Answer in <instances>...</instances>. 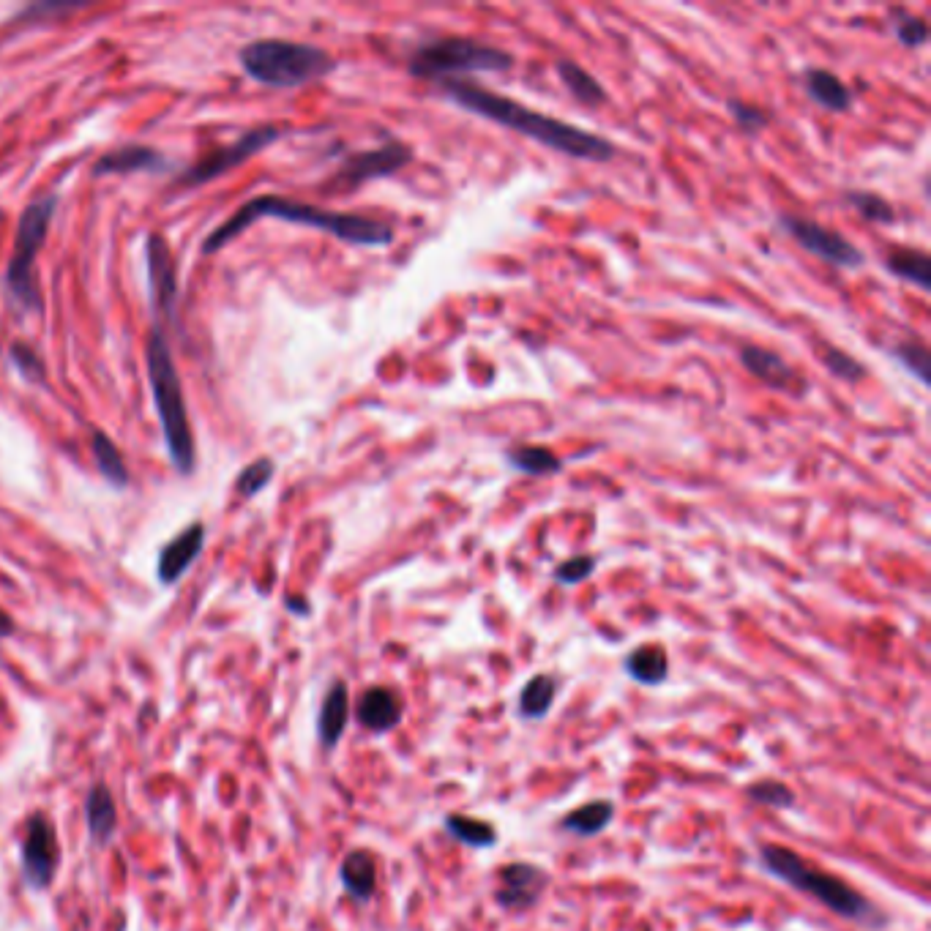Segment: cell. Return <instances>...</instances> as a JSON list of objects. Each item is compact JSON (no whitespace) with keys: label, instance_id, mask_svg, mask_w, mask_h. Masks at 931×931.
Segmentation results:
<instances>
[{"label":"cell","instance_id":"1","mask_svg":"<svg viewBox=\"0 0 931 931\" xmlns=\"http://www.w3.org/2000/svg\"><path fill=\"white\" fill-rule=\"evenodd\" d=\"M443 93L454 104H459L462 110L473 112L484 121H492L497 126H506L511 132L530 137V140L541 142L544 148L571 156V159H582V162H609L615 159L618 148L604 137L579 129L574 123L560 121V118H549L541 112L530 110L525 104L514 102L508 96L492 93L473 85L465 80H446L443 82Z\"/></svg>","mask_w":931,"mask_h":931},{"label":"cell","instance_id":"2","mask_svg":"<svg viewBox=\"0 0 931 931\" xmlns=\"http://www.w3.org/2000/svg\"><path fill=\"white\" fill-rule=\"evenodd\" d=\"M257 219H279V222L323 230V233L336 235L339 241L353 243V246H388L394 241V227L388 222H380V219L328 211L320 205L295 203V200H287L279 194H263V197H254L249 203H243L230 219H224L203 241V254L222 252L227 243L235 241L243 230H249Z\"/></svg>","mask_w":931,"mask_h":931},{"label":"cell","instance_id":"3","mask_svg":"<svg viewBox=\"0 0 931 931\" xmlns=\"http://www.w3.org/2000/svg\"><path fill=\"white\" fill-rule=\"evenodd\" d=\"M145 364H148V380H151L153 405L162 424L164 446L170 451L173 467L181 476H192L197 467V446L194 432L189 424V410L183 399V385L178 366H175L170 342L159 325H153L145 336Z\"/></svg>","mask_w":931,"mask_h":931},{"label":"cell","instance_id":"4","mask_svg":"<svg viewBox=\"0 0 931 931\" xmlns=\"http://www.w3.org/2000/svg\"><path fill=\"white\" fill-rule=\"evenodd\" d=\"M759 861H762V869L773 874L776 880H784L795 891L820 901L822 907H828L833 915H839L844 921L866 923V926L885 923V915L861 891H855L850 882L839 880L836 874H828V871L814 869L798 852L779 847V844H765L759 850Z\"/></svg>","mask_w":931,"mask_h":931},{"label":"cell","instance_id":"5","mask_svg":"<svg viewBox=\"0 0 931 931\" xmlns=\"http://www.w3.org/2000/svg\"><path fill=\"white\" fill-rule=\"evenodd\" d=\"M246 77L268 88H298L334 74L336 61L314 44L287 39H257L238 52Z\"/></svg>","mask_w":931,"mask_h":931},{"label":"cell","instance_id":"6","mask_svg":"<svg viewBox=\"0 0 931 931\" xmlns=\"http://www.w3.org/2000/svg\"><path fill=\"white\" fill-rule=\"evenodd\" d=\"M514 69V55L484 41L448 36L424 41L410 55L407 71L418 80H456L459 74H495Z\"/></svg>","mask_w":931,"mask_h":931},{"label":"cell","instance_id":"7","mask_svg":"<svg viewBox=\"0 0 931 931\" xmlns=\"http://www.w3.org/2000/svg\"><path fill=\"white\" fill-rule=\"evenodd\" d=\"M55 208H58V197L47 194V197L33 200L22 211L17 235H14V249H11L6 276H3L11 301L33 314H41V306H44L39 284H36V254L41 252V246L47 241Z\"/></svg>","mask_w":931,"mask_h":931},{"label":"cell","instance_id":"8","mask_svg":"<svg viewBox=\"0 0 931 931\" xmlns=\"http://www.w3.org/2000/svg\"><path fill=\"white\" fill-rule=\"evenodd\" d=\"M779 224L800 249H806L825 263L836 265V268H861L863 265L861 249L825 224L811 222L806 216H795V213H781Z\"/></svg>","mask_w":931,"mask_h":931},{"label":"cell","instance_id":"9","mask_svg":"<svg viewBox=\"0 0 931 931\" xmlns=\"http://www.w3.org/2000/svg\"><path fill=\"white\" fill-rule=\"evenodd\" d=\"M282 134L284 132L279 126H260V129H252V132L238 137L233 145H224V148H219V151L211 153V156L194 162L189 170H183V175L178 178V186H203V183L216 181V178H222L224 173L241 167L246 159H252L254 153H260L263 148H268V145H274Z\"/></svg>","mask_w":931,"mask_h":931},{"label":"cell","instance_id":"10","mask_svg":"<svg viewBox=\"0 0 931 931\" xmlns=\"http://www.w3.org/2000/svg\"><path fill=\"white\" fill-rule=\"evenodd\" d=\"M61 863V844L58 833L47 814H33L25 828V841H22V877L31 885L33 891L50 888L55 880V871Z\"/></svg>","mask_w":931,"mask_h":931},{"label":"cell","instance_id":"11","mask_svg":"<svg viewBox=\"0 0 931 931\" xmlns=\"http://www.w3.org/2000/svg\"><path fill=\"white\" fill-rule=\"evenodd\" d=\"M413 162V151L410 145L399 140H385L380 148L372 151H361L347 156L339 173H336V183H342L345 189H355L361 183L377 181V178H388V175L399 173L402 167Z\"/></svg>","mask_w":931,"mask_h":931},{"label":"cell","instance_id":"12","mask_svg":"<svg viewBox=\"0 0 931 931\" xmlns=\"http://www.w3.org/2000/svg\"><path fill=\"white\" fill-rule=\"evenodd\" d=\"M145 268H148V287H151L153 309H156V314H162L167 323H173L175 306H178V268H175V257L164 235H148V241H145Z\"/></svg>","mask_w":931,"mask_h":931},{"label":"cell","instance_id":"13","mask_svg":"<svg viewBox=\"0 0 931 931\" xmlns=\"http://www.w3.org/2000/svg\"><path fill=\"white\" fill-rule=\"evenodd\" d=\"M549 885V874L538 869L533 863H508L500 869V888L495 891V899L506 910H527L533 907Z\"/></svg>","mask_w":931,"mask_h":931},{"label":"cell","instance_id":"14","mask_svg":"<svg viewBox=\"0 0 931 931\" xmlns=\"http://www.w3.org/2000/svg\"><path fill=\"white\" fill-rule=\"evenodd\" d=\"M205 547V525L203 522H192L189 527H183L181 533L170 538L159 552L156 560V574L162 585H175L178 579L192 568V563L200 557Z\"/></svg>","mask_w":931,"mask_h":931},{"label":"cell","instance_id":"15","mask_svg":"<svg viewBox=\"0 0 931 931\" xmlns=\"http://www.w3.org/2000/svg\"><path fill=\"white\" fill-rule=\"evenodd\" d=\"M355 719L369 732H391L405 719V702L388 686H369L355 702Z\"/></svg>","mask_w":931,"mask_h":931},{"label":"cell","instance_id":"16","mask_svg":"<svg viewBox=\"0 0 931 931\" xmlns=\"http://www.w3.org/2000/svg\"><path fill=\"white\" fill-rule=\"evenodd\" d=\"M740 361H743V366L749 369L751 375L762 380L765 385H770V388H779V391H787V394L806 391V380L773 350L749 345L740 350Z\"/></svg>","mask_w":931,"mask_h":931},{"label":"cell","instance_id":"17","mask_svg":"<svg viewBox=\"0 0 931 931\" xmlns=\"http://www.w3.org/2000/svg\"><path fill=\"white\" fill-rule=\"evenodd\" d=\"M167 162L162 159V153L148 145H121L115 151H107L104 156L96 159L93 164V175L102 178V175H129V173H145V170H164Z\"/></svg>","mask_w":931,"mask_h":931},{"label":"cell","instance_id":"18","mask_svg":"<svg viewBox=\"0 0 931 931\" xmlns=\"http://www.w3.org/2000/svg\"><path fill=\"white\" fill-rule=\"evenodd\" d=\"M350 719V694L342 680H336L334 686L325 694L323 705H320V716H317V735L325 749L331 751L342 740Z\"/></svg>","mask_w":931,"mask_h":931},{"label":"cell","instance_id":"19","mask_svg":"<svg viewBox=\"0 0 931 931\" xmlns=\"http://www.w3.org/2000/svg\"><path fill=\"white\" fill-rule=\"evenodd\" d=\"M339 877H342V885H345V891L350 899L369 901L372 896H375V888H377L375 855L366 850H353L350 855H347L345 861H342Z\"/></svg>","mask_w":931,"mask_h":931},{"label":"cell","instance_id":"20","mask_svg":"<svg viewBox=\"0 0 931 931\" xmlns=\"http://www.w3.org/2000/svg\"><path fill=\"white\" fill-rule=\"evenodd\" d=\"M803 88L814 104L830 112H847L852 107V93L844 82L828 69H809L803 74Z\"/></svg>","mask_w":931,"mask_h":931},{"label":"cell","instance_id":"21","mask_svg":"<svg viewBox=\"0 0 931 931\" xmlns=\"http://www.w3.org/2000/svg\"><path fill=\"white\" fill-rule=\"evenodd\" d=\"M557 699V678L555 675H533L527 680L517 699V716L522 721H541L547 719L549 710Z\"/></svg>","mask_w":931,"mask_h":931},{"label":"cell","instance_id":"22","mask_svg":"<svg viewBox=\"0 0 931 931\" xmlns=\"http://www.w3.org/2000/svg\"><path fill=\"white\" fill-rule=\"evenodd\" d=\"M623 669L642 686H661L669 678V658L661 645H639L626 656Z\"/></svg>","mask_w":931,"mask_h":931},{"label":"cell","instance_id":"23","mask_svg":"<svg viewBox=\"0 0 931 931\" xmlns=\"http://www.w3.org/2000/svg\"><path fill=\"white\" fill-rule=\"evenodd\" d=\"M91 454L96 462V470L102 473V478L112 489H126L132 481L129 465L123 459L121 448L112 443V437H107L102 429H93L91 432Z\"/></svg>","mask_w":931,"mask_h":931},{"label":"cell","instance_id":"24","mask_svg":"<svg viewBox=\"0 0 931 931\" xmlns=\"http://www.w3.org/2000/svg\"><path fill=\"white\" fill-rule=\"evenodd\" d=\"M612 817H615V803L612 800H593V803H585V806H579L571 814H566L560 820V828L566 830V833H574V836H582V839H593V836L609 828Z\"/></svg>","mask_w":931,"mask_h":931},{"label":"cell","instance_id":"25","mask_svg":"<svg viewBox=\"0 0 931 931\" xmlns=\"http://www.w3.org/2000/svg\"><path fill=\"white\" fill-rule=\"evenodd\" d=\"M85 820H88V830L96 844H107L112 836V830L118 825V809H115V800L112 792L104 784H96L85 798Z\"/></svg>","mask_w":931,"mask_h":931},{"label":"cell","instance_id":"26","mask_svg":"<svg viewBox=\"0 0 931 931\" xmlns=\"http://www.w3.org/2000/svg\"><path fill=\"white\" fill-rule=\"evenodd\" d=\"M557 77L563 80L566 85V91L577 99L579 104H585V107H601V104L607 102V91H604V85L585 71L582 66H577L574 61H557L555 63Z\"/></svg>","mask_w":931,"mask_h":931},{"label":"cell","instance_id":"27","mask_svg":"<svg viewBox=\"0 0 931 931\" xmlns=\"http://www.w3.org/2000/svg\"><path fill=\"white\" fill-rule=\"evenodd\" d=\"M885 268L893 276H899L901 282H910L921 290H929L931 274H929V257L918 249H907V246H896L891 252L885 254Z\"/></svg>","mask_w":931,"mask_h":931},{"label":"cell","instance_id":"28","mask_svg":"<svg viewBox=\"0 0 931 931\" xmlns=\"http://www.w3.org/2000/svg\"><path fill=\"white\" fill-rule=\"evenodd\" d=\"M443 828H446L456 841H462L467 847H476V850H489V847H495L497 841L495 825H489L486 820H478V817L446 814V817H443Z\"/></svg>","mask_w":931,"mask_h":931},{"label":"cell","instance_id":"29","mask_svg":"<svg viewBox=\"0 0 931 931\" xmlns=\"http://www.w3.org/2000/svg\"><path fill=\"white\" fill-rule=\"evenodd\" d=\"M506 462L519 473H525V476H555L563 470V462L557 459V454H552L549 448L544 446H517L511 448L506 454Z\"/></svg>","mask_w":931,"mask_h":931},{"label":"cell","instance_id":"30","mask_svg":"<svg viewBox=\"0 0 931 931\" xmlns=\"http://www.w3.org/2000/svg\"><path fill=\"white\" fill-rule=\"evenodd\" d=\"M9 361L14 364V369L20 372L25 383L39 385V388L47 385V364H44V358H41L31 345H25L20 339L11 342Z\"/></svg>","mask_w":931,"mask_h":931},{"label":"cell","instance_id":"31","mask_svg":"<svg viewBox=\"0 0 931 931\" xmlns=\"http://www.w3.org/2000/svg\"><path fill=\"white\" fill-rule=\"evenodd\" d=\"M276 465L274 459H268V456H260V459H254L252 465H246L235 478V489H238V495H243L246 500L249 497H257L263 492L265 486L274 481Z\"/></svg>","mask_w":931,"mask_h":931},{"label":"cell","instance_id":"32","mask_svg":"<svg viewBox=\"0 0 931 931\" xmlns=\"http://www.w3.org/2000/svg\"><path fill=\"white\" fill-rule=\"evenodd\" d=\"M847 203H850L855 211L861 213L866 222L891 224L893 219H896V211H893V205L888 203V200H882L880 194L858 192V189H852V192H847Z\"/></svg>","mask_w":931,"mask_h":931},{"label":"cell","instance_id":"33","mask_svg":"<svg viewBox=\"0 0 931 931\" xmlns=\"http://www.w3.org/2000/svg\"><path fill=\"white\" fill-rule=\"evenodd\" d=\"M893 358L904 366V372H910L921 385H929V372H931V358L929 350L921 342H901L893 347Z\"/></svg>","mask_w":931,"mask_h":931},{"label":"cell","instance_id":"34","mask_svg":"<svg viewBox=\"0 0 931 931\" xmlns=\"http://www.w3.org/2000/svg\"><path fill=\"white\" fill-rule=\"evenodd\" d=\"M820 361L825 364L830 375L839 377L844 383H861L863 377H866V366L858 358H852L850 353L836 350V347H825L820 353Z\"/></svg>","mask_w":931,"mask_h":931},{"label":"cell","instance_id":"35","mask_svg":"<svg viewBox=\"0 0 931 931\" xmlns=\"http://www.w3.org/2000/svg\"><path fill=\"white\" fill-rule=\"evenodd\" d=\"M746 795H749L754 803H762V806H770V809H792V806H795V792H792L787 784L773 779L749 784Z\"/></svg>","mask_w":931,"mask_h":931},{"label":"cell","instance_id":"36","mask_svg":"<svg viewBox=\"0 0 931 931\" xmlns=\"http://www.w3.org/2000/svg\"><path fill=\"white\" fill-rule=\"evenodd\" d=\"M598 560L593 555H574L563 560L560 566L555 568V582L566 587L582 585L585 579L593 577V571H596Z\"/></svg>","mask_w":931,"mask_h":931},{"label":"cell","instance_id":"37","mask_svg":"<svg viewBox=\"0 0 931 931\" xmlns=\"http://www.w3.org/2000/svg\"><path fill=\"white\" fill-rule=\"evenodd\" d=\"M729 112H732V118L738 123L743 132H759V129H765L768 126V115L765 110H759L754 104L740 102V99H729Z\"/></svg>","mask_w":931,"mask_h":931},{"label":"cell","instance_id":"38","mask_svg":"<svg viewBox=\"0 0 931 931\" xmlns=\"http://www.w3.org/2000/svg\"><path fill=\"white\" fill-rule=\"evenodd\" d=\"M896 39L904 44V47H921L929 39V25L918 17H901L896 22Z\"/></svg>","mask_w":931,"mask_h":931},{"label":"cell","instance_id":"39","mask_svg":"<svg viewBox=\"0 0 931 931\" xmlns=\"http://www.w3.org/2000/svg\"><path fill=\"white\" fill-rule=\"evenodd\" d=\"M82 6H85V3H36L31 9H22L20 14H17V20H25V17H31V14H47V17H50V14H66V11L82 9Z\"/></svg>","mask_w":931,"mask_h":931},{"label":"cell","instance_id":"40","mask_svg":"<svg viewBox=\"0 0 931 931\" xmlns=\"http://www.w3.org/2000/svg\"><path fill=\"white\" fill-rule=\"evenodd\" d=\"M11 634H14V620H11L9 612L0 609V637H11Z\"/></svg>","mask_w":931,"mask_h":931},{"label":"cell","instance_id":"41","mask_svg":"<svg viewBox=\"0 0 931 931\" xmlns=\"http://www.w3.org/2000/svg\"><path fill=\"white\" fill-rule=\"evenodd\" d=\"M287 607L293 609L295 615H309V604L304 598H287Z\"/></svg>","mask_w":931,"mask_h":931}]
</instances>
